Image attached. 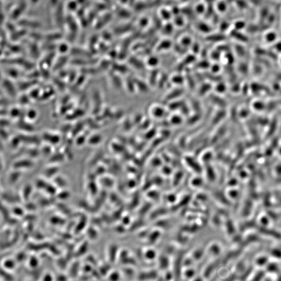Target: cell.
<instances>
[{"instance_id": "1", "label": "cell", "mask_w": 281, "mask_h": 281, "mask_svg": "<svg viewBox=\"0 0 281 281\" xmlns=\"http://www.w3.org/2000/svg\"><path fill=\"white\" fill-rule=\"evenodd\" d=\"M260 222L261 224L262 225H263V226H265V227H266L269 225V221L268 218H267V216H262L261 219H260Z\"/></svg>"}, {"instance_id": "2", "label": "cell", "mask_w": 281, "mask_h": 281, "mask_svg": "<svg viewBox=\"0 0 281 281\" xmlns=\"http://www.w3.org/2000/svg\"><path fill=\"white\" fill-rule=\"evenodd\" d=\"M275 172L278 175L281 174V166H279L276 167L275 169Z\"/></svg>"}]
</instances>
